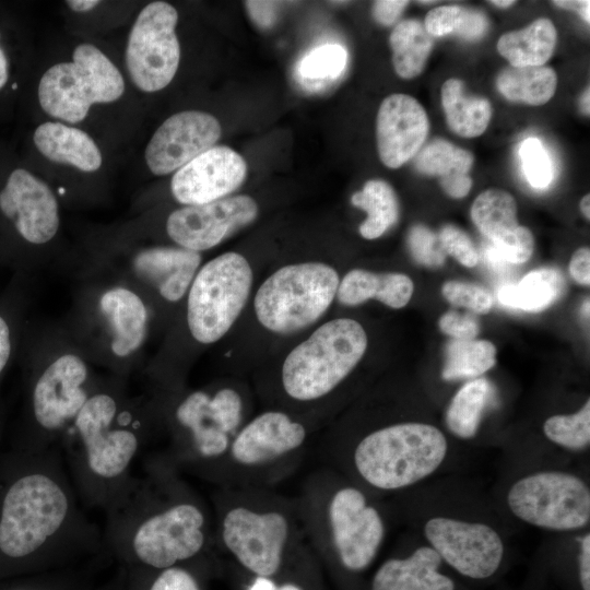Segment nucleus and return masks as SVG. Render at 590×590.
Masks as SVG:
<instances>
[{
  "mask_svg": "<svg viewBox=\"0 0 590 590\" xmlns=\"http://www.w3.org/2000/svg\"><path fill=\"white\" fill-rule=\"evenodd\" d=\"M471 219L481 234L492 241L506 262L523 263L533 253L534 238L518 224L517 203L507 191L491 188L476 197Z\"/></svg>",
  "mask_w": 590,
  "mask_h": 590,
  "instance_id": "20",
  "label": "nucleus"
},
{
  "mask_svg": "<svg viewBox=\"0 0 590 590\" xmlns=\"http://www.w3.org/2000/svg\"><path fill=\"white\" fill-rule=\"evenodd\" d=\"M248 590H302L293 583L278 586L270 577H257Z\"/></svg>",
  "mask_w": 590,
  "mask_h": 590,
  "instance_id": "54",
  "label": "nucleus"
},
{
  "mask_svg": "<svg viewBox=\"0 0 590 590\" xmlns=\"http://www.w3.org/2000/svg\"><path fill=\"white\" fill-rule=\"evenodd\" d=\"M0 437H1V424H0Z\"/></svg>",
  "mask_w": 590,
  "mask_h": 590,
  "instance_id": "64",
  "label": "nucleus"
},
{
  "mask_svg": "<svg viewBox=\"0 0 590 590\" xmlns=\"http://www.w3.org/2000/svg\"><path fill=\"white\" fill-rule=\"evenodd\" d=\"M201 262L199 252L182 247H154L140 251L135 272L153 283L168 302L179 300L191 285Z\"/></svg>",
  "mask_w": 590,
  "mask_h": 590,
  "instance_id": "22",
  "label": "nucleus"
},
{
  "mask_svg": "<svg viewBox=\"0 0 590 590\" xmlns=\"http://www.w3.org/2000/svg\"><path fill=\"white\" fill-rule=\"evenodd\" d=\"M122 568L125 590H202L197 575L187 565L164 569Z\"/></svg>",
  "mask_w": 590,
  "mask_h": 590,
  "instance_id": "38",
  "label": "nucleus"
},
{
  "mask_svg": "<svg viewBox=\"0 0 590 590\" xmlns=\"http://www.w3.org/2000/svg\"><path fill=\"white\" fill-rule=\"evenodd\" d=\"M441 105L449 128L460 137L475 138L487 128L492 105L482 96L469 95L464 83L449 79L441 86Z\"/></svg>",
  "mask_w": 590,
  "mask_h": 590,
  "instance_id": "28",
  "label": "nucleus"
},
{
  "mask_svg": "<svg viewBox=\"0 0 590 590\" xmlns=\"http://www.w3.org/2000/svg\"><path fill=\"white\" fill-rule=\"evenodd\" d=\"M37 150L48 160L68 164L86 173L97 170L102 154L93 139L83 130L60 122H45L33 135Z\"/></svg>",
  "mask_w": 590,
  "mask_h": 590,
  "instance_id": "24",
  "label": "nucleus"
},
{
  "mask_svg": "<svg viewBox=\"0 0 590 590\" xmlns=\"http://www.w3.org/2000/svg\"><path fill=\"white\" fill-rule=\"evenodd\" d=\"M87 378V367L76 355H62L48 365L31 385L28 424L12 448L39 452L60 446L91 394Z\"/></svg>",
  "mask_w": 590,
  "mask_h": 590,
  "instance_id": "7",
  "label": "nucleus"
},
{
  "mask_svg": "<svg viewBox=\"0 0 590 590\" xmlns=\"http://www.w3.org/2000/svg\"><path fill=\"white\" fill-rule=\"evenodd\" d=\"M583 314H587V317L589 316V298L583 303Z\"/></svg>",
  "mask_w": 590,
  "mask_h": 590,
  "instance_id": "63",
  "label": "nucleus"
},
{
  "mask_svg": "<svg viewBox=\"0 0 590 590\" xmlns=\"http://www.w3.org/2000/svg\"><path fill=\"white\" fill-rule=\"evenodd\" d=\"M439 329L453 340H474L480 332V323L470 314L460 315L450 310L438 320Z\"/></svg>",
  "mask_w": 590,
  "mask_h": 590,
  "instance_id": "46",
  "label": "nucleus"
},
{
  "mask_svg": "<svg viewBox=\"0 0 590 590\" xmlns=\"http://www.w3.org/2000/svg\"><path fill=\"white\" fill-rule=\"evenodd\" d=\"M245 8L252 22L260 28L272 27L278 19L281 2L276 1H245Z\"/></svg>",
  "mask_w": 590,
  "mask_h": 590,
  "instance_id": "48",
  "label": "nucleus"
},
{
  "mask_svg": "<svg viewBox=\"0 0 590 590\" xmlns=\"http://www.w3.org/2000/svg\"><path fill=\"white\" fill-rule=\"evenodd\" d=\"M413 290V282L406 274L354 269L339 283L337 297L346 306H356L375 298L391 308L399 309L410 302Z\"/></svg>",
  "mask_w": 590,
  "mask_h": 590,
  "instance_id": "25",
  "label": "nucleus"
},
{
  "mask_svg": "<svg viewBox=\"0 0 590 590\" xmlns=\"http://www.w3.org/2000/svg\"><path fill=\"white\" fill-rule=\"evenodd\" d=\"M177 10L165 1L146 4L135 19L126 48V64L134 85L157 92L174 79L180 46L175 32Z\"/></svg>",
  "mask_w": 590,
  "mask_h": 590,
  "instance_id": "11",
  "label": "nucleus"
},
{
  "mask_svg": "<svg viewBox=\"0 0 590 590\" xmlns=\"http://www.w3.org/2000/svg\"><path fill=\"white\" fill-rule=\"evenodd\" d=\"M557 32L548 19H538L522 30L500 36L497 51L511 67H540L552 56Z\"/></svg>",
  "mask_w": 590,
  "mask_h": 590,
  "instance_id": "27",
  "label": "nucleus"
},
{
  "mask_svg": "<svg viewBox=\"0 0 590 590\" xmlns=\"http://www.w3.org/2000/svg\"><path fill=\"white\" fill-rule=\"evenodd\" d=\"M99 306L114 331L113 352L123 357L138 350L145 338L148 321L142 299L128 288L115 287L103 294Z\"/></svg>",
  "mask_w": 590,
  "mask_h": 590,
  "instance_id": "26",
  "label": "nucleus"
},
{
  "mask_svg": "<svg viewBox=\"0 0 590 590\" xmlns=\"http://www.w3.org/2000/svg\"><path fill=\"white\" fill-rule=\"evenodd\" d=\"M351 202L367 213L359 226L365 239H376L384 235L399 217V201L393 188L385 180L370 179L363 189L353 193Z\"/></svg>",
  "mask_w": 590,
  "mask_h": 590,
  "instance_id": "33",
  "label": "nucleus"
},
{
  "mask_svg": "<svg viewBox=\"0 0 590 590\" xmlns=\"http://www.w3.org/2000/svg\"><path fill=\"white\" fill-rule=\"evenodd\" d=\"M104 557L70 568L21 576L0 581V590H93L96 568Z\"/></svg>",
  "mask_w": 590,
  "mask_h": 590,
  "instance_id": "34",
  "label": "nucleus"
},
{
  "mask_svg": "<svg viewBox=\"0 0 590 590\" xmlns=\"http://www.w3.org/2000/svg\"><path fill=\"white\" fill-rule=\"evenodd\" d=\"M571 278L581 285L590 284V250L588 247L577 249L569 262Z\"/></svg>",
  "mask_w": 590,
  "mask_h": 590,
  "instance_id": "50",
  "label": "nucleus"
},
{
  "mask_svg": "<svg viewBox=\"0 0 590 590\" xmlns=\"http://www.w3.org/2000/svg\"><path fill=\"white\" fill-rule=\"evenodd\" d=\"M210 402L222 429L231 436L241 421L243 401L240 396L232 388H223L211 396Z\"/></svg>",
  "mask_w": 590,
  "mask_h": 590,
  "instance_id": "44",
  "label": "nucleus"
},
{
  "mask_svg": "<svg viewBox=\"0 0 590 590\" xmlns=\"http://www.w3.org/2000/svg\"><path fill=\"white\" fill-rule=\"evenodd\" d=\"M167 458L152 457L144 474L105 511L104 544L119 567L164 569L198 559L209 544L202 504L174 474Z\"/></svg>",
  "mask_w": 590,
  "mask_h": 590,
  "instance_id": "2",
  "label": "nucleus"
},
{
  "mask_svg": "<svg viewBox=\"0 0 590 590\" xmlns=\"http://www.w3.org/2000/svg\"><path fill=\"white\" fill-rule=\"evenodd\" d=\"M462 13L463 7L460 5L436 7L426 14L423 25L433 37L456 33Z\"/></svg>",
  "mask_w": 590,
  "mask_h": 590,
  "instance_id": "45",
  "label": "nucleus"
},
{
  "mask_svg": "<svg viewBox=\"0 0 590 590\" xmlns=\"http://www.w3.org/2000/svg\"><path fill=\"white\" fill-rule=\"evenodd\" d=\"M589 87H587V90L583 92L582 94V98H581V108L583 110V113H586L587 115H589L590 113V106H589Z\"/></svg>",
  "mask_w": 590,
  "mask_h": 590,
  "instance_id": "61",
  "label": "nucleus"
},
{
  "mask_svg": "<svg viewBox=\"0 0 590 590\" xmlns=\"http://www.w3.org/2000/svg\"><path fill=\"white\" fill-rule=\"evenodd\" d=\"M438 240L442 250L462 266L473 268L477 264V250L462 229L453 225H445L439 232Z\"/></svg>",
  "mask_w": 590,
  "mask_h": 590,
  "instance_id": "43",
  "label": "nucleus"
},
{
  "mask_svg": "<svg viewBox=\"0 0 590 590\" xmlns=\"http://www.w3.org/2000/svg\"><path fill=\"white\" fill-rule=\"evenodd\" d=\"M446 435L435 425L401 422L364 436L353 451V465L370 487L399 491L434 474L448 457Z\"/></svg>",
  "mask_w": 590,
  "mask_h": 590,
  "instance_id": "4",
  "label": "nucleus"
},
{
  "mask_svg": "<svg viewBox=\"0 0 590 590\" xmlns=\"http://www.w3.org/2000/svg\"><path fill=\"white\" fill-rule=\"evenodd\" d=\"M496 346L486 340H452L447 344L441 377L476 378L496 364Z\"/></svg>",
  "mask_w": 590,
  "mask_h": 590,
  "instance_id": "35",
  "label": "nucleus"
},
{
  "mask_svg": "<svg viewBox=\"0 0 590 590\" xmlns=\"http://www.w3.org/2000/svg\"><path fill=\"white\" fill-rule=\"evenodd\" d=\"M441 558L422 545L404 558H390L376 571L371 590H455L451 578L440 573Z\"/></svg>",
  "mask_w": 590,
  "mask_h": 590,
  "instance_id": "23",
  "label": "nucleus"
},
{
  "mask_svg": "<svg viewBox=\"0 0 590 590\" xmlns=\"http://www.w3.org/2000/svg\"><path fill=\"white\" fill-rule=\"evenodd\" d=\"M143 444L137 416L118 397L91 393L60 441L80 500L109 509L133 482V463Z\"/></svg>",
  "mask_w": 590,
  "mask_h": 590,
  "instance_id": "3",
  "label": "nucleus"
},
{
  "mask_svg": "<svg viewBox=\"0 0 590 590\" xmlns=\"http://www.w3.org/2000/svg\"><path fill=\"white\" fill-rule=\"evenodd\" d=\"M408 244L413 258L429 268L444 263L445 251L436 235L424 225H414L409 233Z\"/></svg>",
  "mask_w": 590,
  "mask_h": 590,
  "instance_id": "42",
  "label": "nucleus"
},
{
  "mask_svg": "<svg viewBox=\"0 0 590 590\" xmlns=\"http://www.w3.org/2000/svg\"><path fill=\"white\" fill-rule=\"evenodd\" d=\"M409 1L379 0L373 4V16L381 25L390 26L401 15Z\"/></svg>",
  "mask_w": 590,
  "mask_h": 590,
  "instance_id": "49",
  "label": "nucleus"
},
{
  "mask_svg": "<svg viewBox=\"0 0 590 590\" xmlns=\"http://www.w3.org/2000/svg\"><path fill=\"white\" fill-rule=\"evenodd\" d=\"M580 210L583 214V216L589 220L590 219V196L586 194L582 197L580 201Z\"/></svg>",
  "mask_w": 590,
  "mask_h": 590,
  "instance_id": "60",
  "label": "nucleus"
},
{
  "mask_svg": "<svg viewBox=\"0 0 590 590\" xmlns=\"http://www.w3.org/2000/svg\"><path fill=\"white\" fill-rule=\"evenodd\" d=\"M557 7L574 10L589 24L590 21V1H553Z\"/></svg>",
  "mask_w": 590,
  "mask_h": 590,
  "instance_id": "55",
  "label": "nucleus"
},
{
  "mask_svg": "<svg viewBox=\"0 0 590 590\" xmlns=\"http://www.w3.org/2000/svg\"><path fill=\"white\" fill-rule=\"evenodd\" d=\"M414 164L420 173L440 178L453 173L468 174L473 155L449 141L435 139L417 152Z\"/></svg>",
  "mask_w": 590,
  "mask_h": 590,
  "instance_id": "36",
  "label": "nucleus"
},
{
  "mask_svg": "<svg viewBox=\"0 0 590 590\" xmlns=\"http://www.w3.org/2000/svg\"><path fill=\"white\" fill-rule=\"evenodd\" d=\"M439 182L444 191L451 198L460 199L465 197L472 186V179L468 174L453 173L440 177Z\"/></svg>",
  "mask_w": 590,
  "mask_h": 590,
  "instance_id": "52",
  "label": "nucleus"
},
{
  "mask_svg": "<svg viewBox=\"0 0 590 590\" xmlns=\"http://www.w3.org/2000/svg\"><path fill=\"white\" fill-rule=\"evenodd\" d=\"M392 63L402 79H413L424 69L434 45L423 23L404 20L396 25L389 38Z\"/></svg>",
  "mask_w": 590,
  "mask_h": 590,
  "instance_id": "32",
  "label": "nucleus"
},
{
  "mask_svg": "<svg viewBox=\"0 0 590 590\" xmlns=\"http://www.w3.org/2000/svg\"><path fill=\"white\" fill-rule=\"evenodd\" d=\"M488 28V21L484 13L463 8L461 21L455 34L467 39L481 38Z\"/></svg>",
  "mask_w": 590,
  "mask_h": 590,
  "instance_id": "47",
  "label": "nucleus"
},
{
  "mask_svg": "<svg viewBox=\"0 0 590 590\" xmlns=\"http://www.w3.org/2000/svg\"><path fill=\"white\" fill-rule=\"evenodd\" d=\"M492 4L499 7V8H508L515 3L514 0H496L491 1Z\"/></svg>",
  "mask_w": 590,
  "mask_h": 590,
  "instance_id": "62",
  "label": "nucleus"
},
{
  "mask_svg": "<svg viewBox=\"0 0 590 590\" xmlns=\"http://www.w3.org/2000/svg\"><path fill=\"white\" fill-rule=\"evenodd\" d=\"M252 270L237 252H225L205 263L189 290L187 322L202 344L219 341L234 324L249 297Z\"/></svg>",
  "mask_w": 590,
  "mask_h": 590,
  "instance_id": "9",
  "label": "nucleus"
},
{
  "mask_svg": "<svg viewBox=\"0 0 590 590\" xmlns=\"http://www.w3.org/2000/svg\"><path fill=\"white\" fill-rule=\"evenodd\" d=\"M485 258H486V261L489 263V266L495 269H500L506 263V261L503 259V257L499 255V252L496 250V248L493 245L486 248Z\"/></svg>",
  "mask_w": 590,
  "mask_h": 590,
  "instance_id": "58",
  "label": "nucleus"
},
{
  "mask_svg": "<svg viewBox=\"0 0 590 590\" xmlns=\"http://www.w3.org/2000/svg\"><path fill=\"white\" fill-rule=\"evenodd\" d=\"M366 349V332L356 320L338 318L323 323L284 359L285 392L298 401L324 397L350 375Z\"/></svg>",
  "mask_w": 590,
  "mask_h": 590,
  "instance_id": "5",
  "label": "nucleus"
},
{
  "mask_svg": "<svg viewBox=\"0 0 590 590\" xmlns=\"http://www.w3.org/2000/svg\"><path fill=\"white\" fill-rule=\"evenodd\" d=\"M564 279L560 272L541 268L529 272L517 284H505L497 291L504 306L538 312L553 304L562 294Z\"/></svg>",
  "mask_w": 590,
  "mask_h": 590,
  "instance_id": "29",
  "label": "nucleus"
},
{
  "mask_svg": "<svg viewBox=\"0 0 590 590\" xmlns=\"http://www.w3.org/2000/svg\"><path fill=\"white\" fill-rule=\"evenodd\" d=\"M429 130L424 107L408 94H391L378 109L377 149L381 163L399 168L422 149Z\"/></svg>",
  "mask_w": 590,
  "mask_h": 590,
  "instance_id": "19",
  "label": "nucleus"
},
{
  "mask_svg": "<svg viewBox=\"0 0 590 590\" xmlns=\"http://www.w3.org/2000/svg\"><path fill=\"white\" fill-rule=\"evenodd\" d=\"M332 542L342 565L352 571L367 568L385 539L380 512L354 486L338 489L328 508Z\"/></svg>",
  "mask_w": 590,
  "mask_h": 590,
  "instance_id": "14",
  "label": "nucleus"
},
{
  "mask_svg": "<svg viewBox=\"0 0 590 590\" xmlns=\"http://www.w3.org/2000/svg\"><path fill=\"white\" fill-rule=\"evenodd\" d=\"M578 575L582 590H590V533H585L579 542Z\"/></svg>",
  "mask_w": 590,
  "mask_h": 590,
  "instance_id": "53",
  "label": "nucleus"
},
{
  "mask_svg": "<svg viewBox=\"0 0 590 590\" xmlns=\"http://www.w3.org/2000/svg\"><path fill=\"white\" fill-rule=\"evenodd\" d=\"M246 175L243 156L228 146L214 145L176 170L170 190L181 204H204L228 197Z\"/></svg>",
  "mask_w": 590,
  "mask_h": 590,
  "instance_id": "18",
  "label": "nucleus"
},
{
  "mask_svg": "<svg viewBox=\"0 0 590 590\" xmlns=\"http://www.w3.org/2000/svg\"><path fill=\"white\" fill-rule=\"evenodd\" d=\"M108 556L84 514L61 447L0 455V581Z\"/></svg>",
  "mask_w": 590,
  "mask_h": 590,
  "instance_id": "1",
  "label": "nucleus"
},
{
  "mask_svg": "<svg viewBox=\"0 0 590 590\" xmlns=\"http://www.w3.org/2000/svg\"><path fill=\"white\" fill-rule=\"evenodd\" d=\"M221 133L214 116L200 110L179 111L154 132L144 153L146 164L158 176L178 170L214 146Z\"/></svg>",
  "mask_w": 590,
  "mask_h": 590,
  "instance_id": "16",
  "label": "nucleus"
},
{
  "mask_svg": "<svg viewBox=\"0 0 590 590\" xmlns=\"http://www.w3.org/2000/svg\"><path fill=\"white\" fill-rule=\"evenodd\" d=\"M520 157L529 184L538 189L546 188L553 180V165L541 141L536 138L524 140L520 148Z\"/></svg>",
  "mask_w": 590,
  "mask_h": 590,
  "instance_id": "40",
  "label": "nucleus"
},
{
  "mask_svg": "<svg viewBox=\"0 0 590 590\" xmlns=\"http://www.w3.org/2000/svg\"><path fill=\"white\" fill-rule=\"evenodd\" d=\"M9 66H8V59L3 51V49L0 47V88L7 83L9 79Z\"/></svg>",
  "mask_w": 590,
  "mask_h": 590,
  "instance_id": "59",
  "label": "nucleus"
},
{
  "mask_svg": "<svg viewBox=\"0 0 590 590\" xmlns=\"http://www.w3.org/2000/svg\"><path fill=\"white\" fill-rule=\"evenodd\" d=\"M71 62L49 68L38 84V101L51 117L76 123L94 104L121 97L125 82L115 64L94 45L75 47Z\"/></svg>",
  "mask_w": 590,
  "mask_h": 590,
  "instance_id": "8",
  "label": "nucleus"
},
{
  "mask_svg": "<svg viewBox=\"0 0 590 590\" xmlns=\"http://www.w3.org/2000/svg\"><path fill=\"white\" fill-rule=\"evenodd\" d=\"M13 352V329L9 318L0 311V378Z\"/></svg>",
  "mask_w": 590,
  "mask_h": 590,
  "instance_id": "51",
  "label": "nucleus"
},
{
  "mask_svg": "<svg viewBox=\"0 0 590 590\" xmlns=\"http://www.w3.org/2000/svg\"><path fill=\"white\" fill-rule=\"evenodd\" d=\"M305 427L287 414L269 411L256 416L231 441L228 453L239 464L260 465L299 448Z\"/></svg>",
  "mask_w": 590,
  "mask_h": 590,
  "instance_id": "21",
  "label": "nucleus"
},
{
  "mask_svg": "<svg viewBox=\"0 0 590 590\" xmlns=\"http://www.w3.org/2000/svg\"><path fill=\"white\" fill-rule=\"evenodd\" d=\"M339 275L322 262H302L280 268L258 288L253 307L269 331L288 334L315 323L337 296Z\"/></svg>",
  "mask_w": 590,
  "mask_h": 590,
  "instance_id": "6",
  "label": "nucleus"
},
{
  "mask_svg": "<svg viewBox=\"0 0 590 590\" xmlns=\"http://www.w3.org/2000/svg\"><path fill=\"white\" fill-rule=\"evenodd\" d=\"M423 534L430 546L460 575L482 580L492 577L505 556V542L487 522L451 515L425 520Z\"/></svg>",
  "mask_w": 590,
  "mask_h": 590,
  "instance_id": "12",
  "label": "nucleus"
},
{
  "mask_svg": "<svg viewBox=\"0 0 590 590\" xmlns=\"http://www.w3.org/2000/svg\"><path fill=\"white\" fill-rule=\"evenodd\" d=\"M499 93L511 102L540 106L547 103L557 86L556 72L548 67H508L496 78Z\"/></svg>",
  "mask_w": 590,
  "mask_h": 590,
  "instance_id": "31",
  "label": "nucleus"
},
{
  "mask_svg": "<svg viewBox=\"0 0 590 590\" xmlns=\"http://www.w3.org/2000/svg\"><path fill=\"white\" fill-rule=\"evenodd\" d=\"M347 61L346 50L337 44L318 46L299 62V74L309 80L334 79L344 70Z\"/></svg>",
  "mask_w": 590,
  "mask_h": 590,
  "instance_id": "39",
  "label": "nucleus"
},
{
  "mask_svg": "<svg viewBox=\"0 0 590 590\" xmlns=\"http://www.w3.org/2000/svg\"><path fill=\"white\" fill-rule=\"evenodd\" d=\"M257 215L258 204L251 197H225L172 212L166 231L179 247L199 252L215 247L252 223Z\"/></svg>",
  "mask_w": 590,
  "mask_h": 590,
  "instance_id": "15",
  "label": "nucleus"
},
{
  "mask_svg": "<svg viewBox=\"0 0 590 590\" xmlns=\"http://www.w3.org/2000/svg\"><path fill=\"white\" fill-rule=\"evenodd\" d=\"M494 399V388L485 378L465 382L452 397L445 422L449 432L460 439L473 438L482 416Z\"/></svg>",
  "mask_w": 590,
  "mask_h": 590,
  "instance_id": "30",
  "label": "nucleus"
},
{
  "mask_svg": "<svg viewBox=\"0 0 590 590\" xmlns=\"http://www.w3.org/2000/svg\"><path fill=\"white\" fill-rule=\"evenodd\" d=\"M98 0H68V7L75 12H87L98 5Z\"/></svg>",
  "mask_w": 590,
  "mask_h": 590,
  "instance_id": "57",
  "label": "nucleus"
},
{
  "mask_svg": "<svg viewBox=\"0 0 590 590\" xmlns=\"http://www.w3.org/2000/svg\"><path fill=\"white\" fill-rule=\"evenodd\" d=\"M220 530L225 547L257 577H271L278 571L290 533L288 521L281 512L231 508Z\"/></svg>",
  "mask_w": 590,
  "mask_h": 590,
  "instance_id": "13",
  "label": "nucleus"
},
{
  "mask_svg": "<svg viewBox=\"0 0 590 590\" xmlns=\"http://www.w3.org/2000/svg\"><path fill=\"white\" fill-rule=\"evenodd\" d=\"M0 213L33 245L49 241L59 227L58 202L51 189L23 168L11 172L0 190Z\"/></svg>",
  "mask_w": 590,
  "mask_h": 590,
  "instance_id": "17",
  "label": "nucleus"
},
{
  "mask_svg": "<svg viewBox=\"0 0 590 590\" xmlns=\"http://www.w3.org/2000/svg\"><path fill=\"white\" fill-rule=\"evenodd\" d=\"M93 590H125V569L119 567L109 580L97 585Z\"/></svg>",
  "mask_w": 590,
  "mask_h": 590,
  "instance_id": "56",
  "label": "nucleus"
},
{
  "mask_svg": "<svg viewBox=\"0 0 590 590\" xmlns=\"http://www.w3.org/2000/svg\"><path fill=\"white\" fill-rule=\"evenodd\" d=\"M543 434L553 444L569 451H582L590 445V400L577 412L550 416Z\"/></svg>",
  "mask_w": 590,
  "mask_h": 590,
  "instance_id": "37",
  "label": "nucleus"
},
{
  "mask_svg": "<svg viewBox=\"0 0 590 590\" xmlns=\"http://www.w3.org/2000/svg\"><path fill=\"white\" fill-rule=\"evenodd\" d=\"M506 503L517 519L539 529L571 532L590 522V487L569 471L527 473L509 486Z\"/></svg>",
  "mask_w": 590,
  "mask_h": 590,
  "instance_id": "10",
  "label": "nucleus"
},
{
  "mask_svg": "<svg viewBox=\"0 0 590 590\" xmlns=\"http://www.w3.org/2000/svg\"><path fill=\"white\" fill-rule=\"evenodd\" d=\"M441 293L452 305L465 307L476 314H487L494 303L488 290L464 281H447Z\"/></svg>",
  "mask_w": 590,
  "mask_h": 590,
  "instance_id": "41",
  "label": "nucleus"
}]
</instances>
